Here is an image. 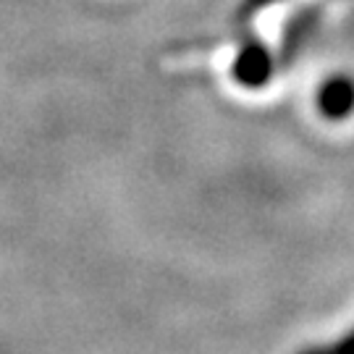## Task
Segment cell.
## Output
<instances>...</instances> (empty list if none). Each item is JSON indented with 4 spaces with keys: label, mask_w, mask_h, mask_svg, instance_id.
<instances>
[{
    "label": "cell",
    "mask_w": 354,
    "mask_h": 354,
    "mask_svg": "<svg viewBox=\"0 0 354 354\" xmlns=\"http://www.w3.org/2000/svg\"><path fill=\"white\" fill-rule=\"evenodd\" d=\"M276 74V55L252 32H244L231 61V79L244 89H263Z\"/></svg>",
    "instance_id": "1"
},
{
    "label": "cell",
    "mask_w": 354,
    "mask_h": 354,
    "mask_svg": "<svg viewBox=\"0 0 354 354\" xmlns=\"http://www.w3.org/2000/svg\"><path fill=\"white\" fill-rule=\"evenodd\" d=\"M320 19H323V8L313 6V3H307V6H302V8H297V11L291 13L289 21L283 24V35H281V66H291L299 58V53L310 45L313 35L317 32Z\"/></svg>",
    "instance_id": "2"
},
{
    "label": "cell",
    "mask_w": 354,
    "mask_h": 354,
    "mask_svg": "<svg viewBox=\"0 0 354 354\" xmlns=\"http://www.w3.org/2000/svg\"><path fill=\"white\" fill-rule=\"evenodd\" d=\"M317 113L326 121H346L354 113V76L352 74H330L320 82L315 92Z\"/></svg>",
    "instance_id": "3"
},
{
    "label": "cell",
    "mask_w": 354,
    "mask_h": 354,
    "mask_svg": "<svg viewBox=\"0 0 354 354\" xmlns=\"http://www.w3.org/2000/svg\"><path fill=\"white\" fill-rule=\"evenodd\" d=\"M297 354H354V326L349 330H344L339 339L326 344H310L299 349Z\"/></svg>",
    "instance_id": "4"
},
{
    "label": "cell",
    "mask_w": 354,
    "mask_h": 354,
    "mask_svg": "<svg viewBox=\"0 0 354 354\" xmlns=\"http://www.w3.org/2000/svg\"><path fill=\"white\" fill-rule=\"evenodd\" d=\"M279 3H283V0H241L236 13H234V21H236L239 26H247L254 16H260L263 11L273 8V6H279Z\"/></svg>",
    "instance_id": "5"
}]
</instances>
